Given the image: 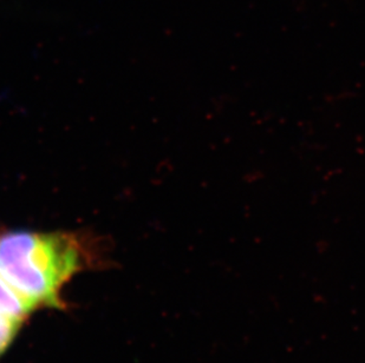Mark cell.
Listing matches in <instances>:
<instances>
[{
    "mask_svg": "<svg viewBox=\"0 0 365 363\" xmlns=\"http://www.w3.org/2000/svg\"><path fill=\"white\" fill-rule=\"evenodd\" d=\"M83 265V246L70 233L0 235V275L32 309L58 307L61 289Z\"/></svg>",
    "mask_w": 365,
    "mask_h": 363,
    "instance_id": "cell-1",
    "label": "cell"
},
{
    "mask_svg": "<svg viewBox=\"0 0 365 363\" xmlns=\"http://www.w3.org/2000/svg\"><path fill=\"white\" fill-rule=\"evenodd\" d=\"M34 309L17 294L6 280L0 275V314L24 320Z\"/></svg>",
    "mask_w": 365,
    "mask_h": 363,
    "instance_id": "cell-2",
    "label": "cell"
},
{
    "mask_svg": "<svg viewBox=\"0 0 365 363\" xmlns=\"http://www.w3.org/2000/svg\"><path fill=\"white\" fill-rule=\"evenodd\" d=\"M23 320L0 314V355L7 349L17 335L18 329Z\"/></svg>",
    "mask_w": 365,
    "mask_h": 363,
    "instance_id": "cell-3",
    "label": "cell"
}]
</instances>
